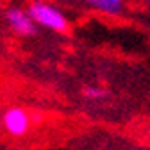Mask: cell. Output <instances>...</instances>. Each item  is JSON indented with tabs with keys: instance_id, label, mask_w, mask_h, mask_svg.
I'll return each instance as SVG.
<instances>
[{
	"instance_id": "2",
	"label": "cell",
	"mask_w": 150,
	"mask_h": 150,
	"mask_svg": "<svg viewBox=\"0 0 150 150\" xmlns=\"http://www.w3.org/2000/svg\"><path fill=\"white\" fill-rule=\"evenodd\" d=\"M6 20L11 25V29L23 38L36 34V22L30 18V14L20 7H9L6 11Z\"/></svg>"
},
{
	"instance_id": "5",
	"label": "cell",
	"mask_w": 150,
	"mask_h": 150,
	"mask_svg": "<svg viewBox=\"0 0 150 150\" xmlns=\"http://www.w3.org/2000/svg\"><path fill=\"white\" fill-rule=\"evenodd\" d=\"M84 95H86L88 98H100V97H105V91H102V89H98V88H88V89L84 91Z\"/></svg>"
},
{
	"instance_id": "3",
	"label": "cell",
	"mask_w": 150,
	"mask_h": 150,
	"mask_svg": "<svg viewBox=\"0 0 150 150\" xmlns=\"http://www.w3.org/2000/svg\"><path fill=\"white\" fill-rule=\"evenodd\" d=\"M2 122H4L6 130H7L11 136H23V134H27L29 125H30L29 115H27L23 109H20V107L7 109Z\"/></svg>"
},
{
	"instance_id": "6",
	"label": "cell",
	"mask_w": 150,
	"mask_h": 150,
	"mask_svg": "<svg viewBox=\"0 0 150 150\" xmlns=\"http://www.w3.org/2000/svg\"><path fill=\"white\" fill-rule=\"evenodd\" d=\"M0 7H2V4H0Z\"/></svg>"
},
{
	"instance_id": "4",
	"label": "cell",
	"mask_w": 150,
	"mask_h": 150,
	"mask_svg": "<svg viewBox=\"0 0 150 150\" xmlns=\"http://www.w3.org/2000/svg\"><path fill=\"white\" fill-rule=\"evenodd\" d=\"M86 2L98 7L104 13H111V14H115L122 9V0H86Z\"/></svg>"
},
{
	"instance_id": "1",
	"label": "cell",
	"mask_w": 150,
	"mask_h": 150,
	"mask_svg": "<svg viewBox=\"0 0 150 150\" xmlns=\"http://www.w3.org/2000/svg\"><path fill=\"white\" fill-rule=\"evenodd\" d=\"M27 13L30 14V18H32L36 23H40V25H43L47 29L63 32L68 27L66 18L57 9L52 7V6H48V4H45V2H40V0H34V2L29 6Z\"/></svg>"
}]
</instances>
